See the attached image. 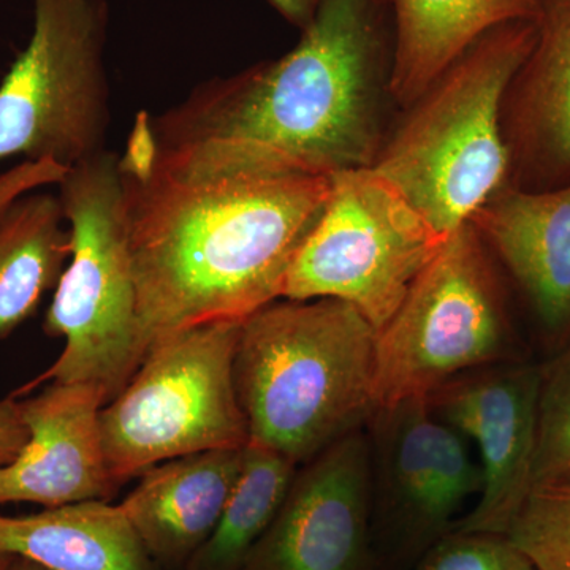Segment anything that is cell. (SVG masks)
I'll use <instances>...</instances> for the list:
<instances>
[{
  "instance_id": "23",
  "label": "cell",
  "mask_w": 570,
  "mask_h": 570,
  "mask_svg": "<svg viewBox=\"0 0 570 570\" xmlns=\"http://www.w3.org/2000/svg\"><path fill=\"white\" fill-rule=\"evenodd\" d=\"M412 570H538L508 534L452 530Z\"/></svg>"
},
{
  "instance_id": "8",
  "label": "cell",
  "mask_w": 570,
  "mask_h": 570,
  "mask_svg": "<svg viewBox=\"0 0 570 570\" xmlns=\"http://www.w3.org/2000/svg\"><path fill=\"white\" fill-rule=\"evenodd\" d=\"M107 0H33L31 39L0 82V163L66 168L107 149Z\"/></svg>"
},
{
  "instance_id": "12",
  "label": "cell",
  "mask_w": 570,
  "mask_h": 570,
  "mask_svg": "<svg viewBox=\"0 0 570 570\" xmlns=\"http://www.w3.org/2000/svg\"><path fill=\"white\" fill-rule=\"evenodd\" d=\"M366 428L298 466L279 512L239 570H377Z\"/></svg>"
},
{
  "instance_id": "14",
  "label": "cell",
  "mask_w": 570,
  "mask_h": 570,
  "mask_svg": "<svg viewBox=\"0 0 570 570\" xmlns=\"http://www.w3.org/2000/svg\"><path fill=\"white\" fill-rule=\"evenodd\" d=\"M527 298L542 335L570 343V181L550 189L510 184L471 219Z\"/></svg>"
},
{
  "instance_id": "20",
  "label": "cell",
  "mask_w": 570,
  "mask_h": 570,
  "mask_svg": "<svg viewBox=\"0 0 570 570\" xmlns=\"http://www.w3.org/2000/svg\"><path fill=\"white\" fill-rule=\"evenodd\" d=\"M298 466L273 450L247 444L245 464L212 538L186 570H239L283 505Z\"/></svg>"
},
{
  "instance_id": "11",
  "label": "cell",
  "mask_w": 570,
  "mask_h": 570,
  "mask_svg": "<svg viewBox=\"0 0 570 570\" xmlns=\"http://www.w3.org/2000/svg\"><path fill=\"white\" fill-rule=\"evenodd\" d=\"M542 366L515 360L469 371L428 396L472 445L482 472L474 508L453 530L508 534L534 489Z\"/></svg>"
},
{
  "instance_id": "21",
  "label": "cell",
  "mask_w": 570,
  "mask_h": 570,
  "mask_svg": "<svg viewBox=\"0 0 570 570\" xmlns=\"http://www.w3.org/2000/svg\"><path fill=\"white\" fill-rule=\"evenodd\" d=\"M508 535L538 570H570V478L534 485Z\"/></svg>"
},
{
  "instance_id": "9",
  "label": "cell",
  "mask_w": 570,
  "mask_h": 570,
  "mask_svg": "<svg viewBox=\"0 0 570 570\" xmlns=\"http://www.w3.org/2000/svg\"><path fill=\"white\" fill-rule=\"evenodd\" d=\"M448 238L373 168L330 176V193L285 279L284 299L332 298L379 330Z\"/></svg>"
},
{
  "instance_id": "26",
  "label": "cell",
  "mask_w": 570,
  "mask_h": 570,
  "mask_svg": "<svg viewBox=\"0 0 570 570\" xmlns=\"http://www.w3.org/2000/svg\"><path fill=\"white\" fill-rule=\"evenodd\" d=\"M273 9L302 31L313 20L321 0H268Z\"/></svg>"
},
{
  "instance_id": "15",
  "label": "cell",
  "mask_w": 570,
  "mask_h": 570,
  "mask_svg": "<svg viewBox=\"0 0 570 570\" xmlns=\"http://www.w3.org/2000/svg\"><path fill=\"white\" fill-rule=\"evenodd\" d=\"M504 129L512 186L570 181V0H542L538 39L510 85Z\"/></svg>"
},
{
  "instance_id": "10",
  "label": "cell",
  "mask_w": 570,
  "mask_h": 570,
  "mask_svg": "<svg viewBox=\"0 0 570 570\" xmlns=\"http://www.w3.org/2000/svg\"><path fill=\"white\" fill-rule=\"evenodd\" d=\"M373 456V549L377 570H412L479 498L482 472L471 444L411 397L374 412L366 425Z\"/></svg>"
},
{
  "instance_id": "22",
  "label": "cell",
  "mask_w": 570,
  "mask_h": 570,
  "mask_svg": "<svg viewBox=\"0 0 570 570\" xmlns=\"http://www.w3.org/2000/svg\"><path fill=\"white\" fill-rule=\"evenodd\" d=\"M570 478V343L542 366L534 485Z\"/></svg>"
},
{
  "instance_id": "18",
  "label": "cell",
  "mask_w": 570,
  "mask_h": 570,
  "mask_svg": "<svg viewBox=\"0 0 570 570\" xmlns=\"http://www.w3.org/2000/svg\"><path fill=\"white\" fill-rule=\"evenodd\" d=\"M0 551L47 570H163L146 553L119 504L107 501L0 515Z\"/></svg>"
},
{
  "instance_id": "25",
  "label": "cell",
  "mask_w": 570,
  "mask_h": 570,
  "mask_svg": "<svg viewBox=\"0 0 570 570\" xmlns=\"http://www.w3.org/2000/svg\"><path fill=\"white\" fill-rule=\"evenodd\" d=\"M28 439L29 431L22 422L17 395L0 401V468L7 466L20 455Z\"/></svg>"
},
{
  "instance_id": "7",
  "label": "cell",
  "mask_w": 570,
  "mask_h": 570,
  "mask_svg": "<svg viewBox=\"0 0 570 570\" xmlns=\"http://www.w3.org/2000/svg\"><path fill=\"white\" fill-rule=\"evenodd\" d=\"M239 330L238 321L213 322L156 341L105 404L104 448L121 485L168 460L249 444L235 387Z\"/></svg>"
},
{
  "instance_id": "3",
  "label": "cell",
  "mask_w": 570,
  "mask_h": 570,
  "mask_svg": "<svg viewBox=\"0 0 570 570\" xmlns=\"http://www.w3.org/2000/svg\"><path fill=\"white\" fill-rule=\"evenodd\" d=\"M377 332L340 299H277L242 322L235 387L249 444L296 466L366 428Z\"/></svg>"
},
{
  "instance_id": "13",
  "label": "cell",
  "mask_w": 570,
  "mask_h": 570,
  "mask_svg": "<svg viewBox=\"0 0 570 570\" xmlns=\"http://www.w3.org/2000/svg\"><path fill=\"white\" fill-rule=\"evenodd\" d=\"M105 397L82 382H50L20 401L28 444L0 468V505L33 502L61 508L110 501L121 483L112 475L104 448L100 412Z\"/></svg>"
},
{
  "instance_id": "28",
  "label": "cell",
  "mask_w": 570,
  "mask_h": 570,
  "mask_svg": "<svg viewBox=\"0 0 570 570\" xmlns=\"http://www.w3.org/2000/svg\"><path fill=\"white\" fill-rule=\"evenodd\" d=\"M11 561H13V557H11V554L2 553V551H0V570L9 569Z\"/></svg>"
},
{
  "instance_id": "19",
  "label": "cell",
  "mask_w": 570,
  "mask_h": 570,
  "mask_svg": "<svg viewBox=\"0 0 570 570\" xmlns=\"http://www.w3.org/2000/svg\"><path fill=\"white\" fill-rule=\"evenodd\" d=\"M71 255L58 195L29 193L0 216V337L9 336L55 291Z\"/></svg>"
},
{
  "instance_id": "5",
  "label": "cell",
  "mask_w": 570,
  "mask_h": 570,
  "mask_svg": "<svg viewBox=\"0 0 570 570\" xmlns=\"http://www.w3.org/2000/svg\"><path fill=\"white\" fill-rule=\"evenodd\" d=\"M71 255L43 330L62 337L61 355L21 392L43 382H82L115 400L148 354L138 316L119 154H97L58 184Z\"/></svg>"
},
{
  "instance_id": "1",
  "label": "cell",
  "mask_w": 570,
  "mask_h": 570,
  "mask_svg": "<svg viewBox=\"0 0 570 570\" xmlns=\"http://www.w3.org/2000/svg\"><path fill=\"white\" fill-rule=\"evenodd\" d=\"M393 52L389 0H321L294 50L140 112L127 146L186 179L373 167Z\"/></svg>"
},
{
  "instance_id": "16",
  "label": "cell",
  "mask_w": 570,
  "mask_h": 570,
  "mask_svg": "<svg viewBox=\"0 0 570 570\" xmlns=\"http://www.w3.org/2000/svg\"><path fill=\"white\" fill-rule=\"evenodd\" d=\"M246 448L208 450L157 464L142 472L119 504L160 569L186 570L212 538L242 475Z\"/></svg>"
},
{
  "instance_id": "17",
  "label": "cell",
  "mask_w": 570,
  "mask_h": 570,
  "mask_svg": "<svg viewBox=\"0 0 570 570\" xmlns=\"http://www.w3.org/2000/svg\"><path fill=\"white\" fill-rule=\"evenodd\" d=\"M395 24L390 96L409 108L491 29L538 20L542 0H389Z\"/></svg>"
},
{
  "instance_id": "2",
  "label": "cell",
  "mask_w": 570,
  "mask_h": 570,
  "mask_svg": "<svg viewBox=\"0 0 570 570\" xmlns=\"http://www.w3.org/2000/svg\"><path fill=\"white\" fill-rule=\"evenodd\" d=\"M119 165L148 351L171 333L243 322L283 298L330 193V176L179 178L127 146Z\"/></svg>"
},
{
  "instance_id": "4",
  "label": "cell",
  "mask_w": 570,
  "mask_h": 570,
  "mask_svg": "<svg viewBox=\"0 0 570 570\" xmlns=\"http://www.w3.org/2000/svg\"><path fill=\"white\" fill-rule=\"evenodd\" d=\"M535 39L538 20L480 37L407 108L371 167L444 238L510 186L505 100Z\"/></svg>"
},
{
  "instance_id": "24",
  "label": "cell",
  "mask_w": 570,
  "mask_h": 570,
  "mask_svg": "<svg viewBox=\"0 0 570 570\" xmlns=\"http://www.w3.org/2000/svg\"><path fill=\"white\" fill-rule=\"evenodd\" d=\"M69 168L56 160H22L0 175V216L22 195L41 187L58 186Z\"/></svg>"
},
{
  "instance_id": "27",
  "label": "cell",
  "mask_w": 570,
  "mask_h": 570,
  "mask_svg": "<svg viewBox=\"0 0 570 570\" xmlns=\"http://www.w3.org/2000/svg\"><path fill=\"white\" fill-rule=\"evenodd\" d=\"M7 570H47L41 568V566L37 564L31 560H26V558L13 557V561H11L10 568Z\"/></svg>"
},
{
  "instance_id": "6",
  "label": "cell",
  "mask_w": 570,
  "mask_h": 570,
  "mask_svg": "<svg viewBox=\"0 0 570 570\" xmlns=\"http://www.w3.org/2000/svg\"><path fill=\"white\" fill-rule=\"evenodd\" d=\"M494 255L471 223L448 236L376 340L374 401L428 397L479 367L515 362Z\"/></svg>"
}]
</instances>
